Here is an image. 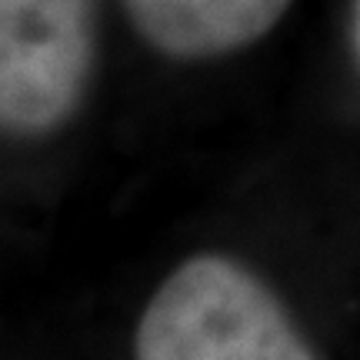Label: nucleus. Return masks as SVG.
<instances>
[{"instance_id":"obj_4","label":"nucleus","mask_w":360,"mask_h":360,"mask_svg":"<svg viewBox=\"0 0 360 360\" xmlns=\"http://www.w3.org/2000/svg\"><path fill=\"white\" fill-rule=\"evenodd\" d=\"M354 47L360 57V0H354Z\"/></svg>"},{"instance_id":"obj_1","label":"nucleus","mask_w":360,"mask_h":360,"mask_svg":"<svg viewBox=\"0 0 360 360\" xmlns=\"http://www.w3.org/2000/svg\"><path fill=\"white\" fill-rule=\"evenodd\" d=\"M137 360H317L267 283L237 260L180 264L147 304Z\"/></svg>"},{"instance_id":"obj_2","label":"nucleus","mask_w":360,"mask_h":360,"mask_svg":"<svg viewBox=\"0 0 360 360\" xmlns=\"http://www.w3.org/2000/svg\"><path fill=\"white\" fill-rule=\"evenodd\" d=\"M97 57L94 0H0V124L44 137L77 114Z\"/></svg>"},{"instance_id":"obj_3","label":"nucleus","mask_w":360,"mask_h":360,"mask_svg":"<svg viewBox=\"0 0 360 360\" xmlns=\"http://www.w3.org/2000/svg\"><path fill=\"white\" fill-rule=\"evenodd\" d=\"M294 0H124L134 30L174 60L244 51L281 24Z\"/></svg>"}]
</instances>
